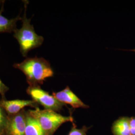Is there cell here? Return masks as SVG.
Segmentation results:
<instances>
[{"label": "cell", "mask_w": 135, "mask_h": 135, "mask_svg": "<svg viewBox=\"0 0 135 135\" xmlns=\"http://www.w3.org/2000/svg\"><path fill=\"white\" fill-rule=\"evenodd\" d=\"M13 67L24 74L30 86H38L54 75L50 64L44 58H27L21 63H15Z\"/></svg>", "instance_id": "cell-1"}, {"label": "cell", "mask_w": 135, "mask_h": 135, "mask_svg": "<svg viewBox=\"0 0 135 135\" xmlns=\"http://www.w3.org/2000/svg\"><path fill=\"white\" fill-rule=\"evenodd\" d=\"M131 51H132V52H135V49H134V50H130Z\"/></svg>", "instance_id": "cell-15"}, {"label": "cell", "mask_w": 135, "mask_h": 135, "mask_svg": "<svg viewBox=\"0 0 135 135\" xmlns=\"http://www.w3.org/2000/svg\"><path fill=\"white\" fill-rule=\"evenodd\" d=\"M8 90V88L3 83L0 79V94L2 95L4 94Z\"/></svg>", "instance_id": "cell-13"}, {"label": "cell", "mask_w": 135, "mask_h": 135, "mask_svg": "<svg viewBox=\"0 0 135 135\" xmlns=\"http://www.w3.org/2000/svg\"><path fill=\"white\" fill-rule=\"evenodd\" d=\"M113 132L114 135H132L130 119L127 118H122L116 121L113 125Z\"/></svg>", "instance_id": "cell-10"}, {"label": "cell", "mask_w": 135, "mask_h": 135, "mask_svg": "<svg viewBox=\"0 0 135 135\" xmlns=\"http://www.w3.org/2000/svg\"><path fill=\"white\" fill-rule=\"evenodd\" d=\"M53 95L60 102L64 104H69L74 108H87L89 107L71 90L69 87L61 91L54 93Z\"/></svg>", "instance_id": "cell-5"}, {"label": "cell", "mask_w": 135, "mask_h": 135, "mask_svg": "<svg viewBox=\"0 0 135 135\" xmlns=\"http://www.w3.org/2000/svg\"><path fill=\"white\" fill-rule=\"evenodd\" d=\"M1 105H0V126L2 125L3 121V114H2V110L1 108Z\"/></svg>", "instance_id": "cell-14"}, {"label": "cell", "mask_w": 135, "mask_h": 135, "mask_svg": "<svg viewBox=\"0 0 135 135\" xmlns=\"http://www.w3.org/2000/svg\"><path fill=\"white\" fill-rule=\"evenodd\" d=\"M27 93L34 101L43 106L45 109L58 111L62 109L64 104L57 100L53 95H51L38 86H30Z\"/></svg>", "instance_id": "cell-4"}, {"label": "cell", "mask_w": 135, "mask_h": 135, "mask_svg": "<svg viewBox=\"0 0 135 135\" xmlns=\"http://www.w3.org/2000/svg\"><path fill=\"white\" fill-rule=\"evenodd\" d=\"M4 11V5H2L0 9V33H14L17 28V22L21 20L22 17L18 15L17 17L13 19H8L3 16Z\"/></svg>", "instance_id": "cell-8"}, {"label": "cell", "mask_w": 135, "mask_h": 135, "mask_svg": "<svg viewBox=\"0 0 135 135\" xmlns=\"http://www.w3.org/2000/svg\"><path fill=\"white\" fill-rule=\"evenodd\" d=\"M25 135H46L38 122L28 115L26 118Z\"/></svg>", "instance_id": "cell-9"}, {"label": "cell", "mask_w": 135, "mask_h": 135, "mask_svg": "<svg viewBox=\"0 0 135 135\" xmlns=\"http://www.w3.org/2000/svg\"><path fill=\"white\" fill-rule=\"evenodd\" d=\"M29 114L38 122L46 135H50L63 124L73 121L71 116H64L51 110H41L36 107Z\"/></svg>", "instance_id": "cell-3"}, {"label": "cell", "mask_w": 135, "mask_h": 135, "mask_svg": "<svg viewBox=\"0 0 135 135\" xmlns=\"http://www.w3.org/2000/svg\"><path fill=\"white\" fill-rule=\"evenodd\" d=\"M24 14L22 17V27L16 29L14 32V37L19 44L20 51L22 56L26 57L29 52L41 46L43 43V37L37 34L34 27L31 24V19L27 17L26 12L29 2L24 1Z\"/></svg>", "instance_id": "cell-2"}, {"label": "cell", "mask_w": 135, "mask_h": 135, "mask_svg": "<svg viewBox=\"0 0 135 135\" xmlns=\"http://www.w3.org/2000/svg\"><path fill=\"white\" fill-rule=\"evenodd\" d=\"M130 127L132 135H135V118L130 119Z\"/></svg>", "instance_id": "cell-12"}, {"label": "cell", "mask_w": 135, "mask_h": 135, "mask_svg": "<svg viewBox=\"0 0 135 135\" xmlns=\"http://www.w3.org/2000/svg\"><path fill=\"white\" fill-rule=\"evenodd\" d=\"M35 102L32 100H15L0 102V105L10 114H16L26 107H34Z\"/></svg>", "instance_id": "cell-6"}, {"label": "cell", "mask_w": 135, "mask_h": 135, "mask_svg": "<svg viewBox=\"0 0 135 135\" xmlns=\"http://www.w3.org/2000/svg\"><path fill=\"white\" fill-rule=\"evenodd\" d=\"M68 135H86L84 131L76 128H73Z\"/></svg>", "instance_id": "cell-11"}, {"label": "cell", "mask_w": 135, "mask_h": 135, "mask_svg": "<svg viewBox=\"0 0 135 135\" xmlns=\"http://www.w3.org/2000/svg\"><path fill=\"white\" fill-rule=\"evenodd\" d=\"M26 118L22 114L14 116L10 122L8 131L10 135H25Z\"/></svg>", "instance_id": "cell-7"}]
</instances>
